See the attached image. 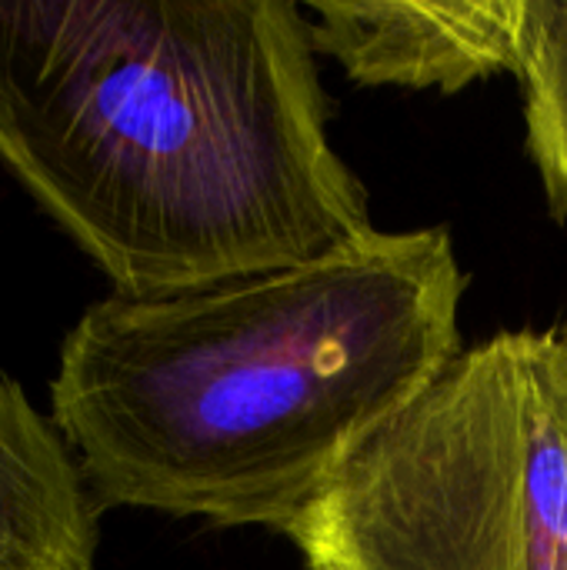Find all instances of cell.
<instances>
[{"instance_id": "4", "label": "cell", "mask_w": 567, "mask_h": 570, "mask_svg": "<svg viewBox=\"0 0 567 570\" xmlns=\"http://www.w3.org/2000/svg\"><path fill=\"white\" fill-rule=\"evenodd\" d=\"M314 53L364 87L454 94L518 73L528 0H311Z\"/></svg>"}, {"instance_id": "7", "label": "cell", "mask_w": 567, "mask_h": 570, "mask_svg": "<svg viewBox=\"0 0 567 570\" xmlns=\"http://www.w3.org/2000/svg\"><path fill=\"white\" fill-rule=\"evenodd\" d=\"M558 331H561V347H565V367H567V321L558 324Z\"/></svg>"}, {"instance_id": "5", "label": "cell", "mask_w": 567, "mask_h": 570, "mask_svg": "<svg viewBox=\"0 0 567 570\" xmlns=\"http://www.w3.org/2000/svg\"><path fill=\"white\" fill-rule=\"evenodd\" d=\"M100 514L57 421L0 371V570H97Z\"/></svg>"}, {"instance_id": "2", "label": "cell", "mask_w": 567, "mask_h": 570, "mask_svg": "<svg viewBox=\"0 0 567 570\" xmlns=\"http://www.w3.org/2000/svg\"><path fill=\"white\" fill-rule=\"evenodd\" d=\"M465 284L451 234L424 227L197 291L110 294L60 344L50 417L104 511L284 534L461 354Z\"/></svg>"}, {"instance_id": "1", "label": "cell", "mask_w": 567, "mask_h": 570, "mask_svg": "<svg viewBox=\"0 0 567 570\" xmlns=\"http://www.w3.org/2000/svg\"><path fill=\"white\" fill-rule=\"evenodd\" d=\"M291 0H0V167L120 297L371 237Z\"/></svg>"}, {"instance_id": "3", "label": "cell", "mask_w": 567, "mask_h": 570, "mask_svg": "<svg viewBox=\"0 0 567 570\" xmlns=\"http://www.w3.org/2000/svg\"><path fill=\"white\" fill-rule=\"evenodd\" d=\"M284 534L304 570H567L558 324L465 347Z\"/></svg>"}, {"instance_id": "6", "label": "cell", "mask_w": 567, "mask_h": 570, "mask_svg": "<svg viewBox=\"0 0 567 570\" xmlns=\"http://www.w3.org/2000/svg\"><path fill=\"white\" fill-rule=\"evenodd\" d=\"M518 77L531 160L555 217L567 220V0H528Z\"/></svg>"}]
</instances>
